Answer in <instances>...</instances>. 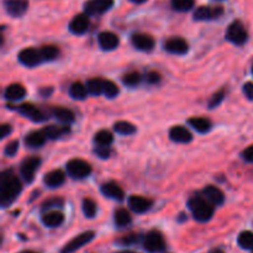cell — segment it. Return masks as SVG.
Masks as SVG:
<instances>
[{
    "label": "cell",
    "instance_id": "1",
    "mask_svg": "<svg viewBox=\"0 0 253 253\" xmlns=\"http://www.w3.org/2000/svg\"><path fill=\"white\" fill-rule=\"evenodd\" d=\"M21 183L20 179L11 170H5L0 175V202L2 207L12 204L19 194L21 193Z\"/></svg>",
    "mask_w": 253,
    "mask_h": 253
},
{
    "label": "cell",
    "instance_id": "2",
    "mask_svg": "<svg viewBox=\"0 0 253 253\" xmlns=\"http://www.w3.org/2000/svg\"><path fill=\"white\" fill-rule=\"evenodd\" d=\"M188 207H189L194 219L200 222L209 221L212 217V215H214V207H212V204H210L205 198H192V199L188 202Z\"/></svg>",
    "mask_w": 253,
    "mask_h": 253
},
{
    "label": "cell",
    "instance_id": "3",
    "mask_svg": "<svg viewBox=\"0 0 253 253\" xmlns=\"http://www.w3.org/2000/svg\"><path fill=\"white\" fill-rule=\"evenodd\" d=\"M247 39H249V34H247L246 29L241 21H234L227 27L226 40L231 43L242 46V44L246 43Z\"/></svg>",
    "mask_w": 253,
    "mask_h": 253
},
{
    "label": "cell",
    "instance_id": "4",
    "mask_svg": "<svg viewBox=\"0 0 253 253\" xmlns=\"http://www.w3.org/2000/svg\"><path fill=\"white\" fill-rule=\"evenodd\" d=\"M67 172L72 178L76 179H83L91 173V167L88 162L79 158H74L67 163Z\"/></svg>",
    "mask_w": 253,
    "mask_h": 253
},
{
    "label": "cell",
    "instance_id": "5",
    "mask_svg": "<svg viewBox=\"0 0 253 253\" xmlns=\"http://www.w3.org/2000/svg\"><path fill=\"white\" fill-rule=\"evenodd\" d=\"M143 247L148 252H161L166 249V242L163 239L162 234L158 232L157 230H152L148 232L143 240Z\"/></svg>",
    "mask_w": 253,
    "mask_h": 253
},
{
    "label": "cell",
    "instance_id": "6",
    "mask_svg": "<svg viewBox=\"0 0 253 253\" xmlns=\"http://www.w3.org/2000/svg\"><path fill=\"white\" fill-rule=\"evenodd\" d=\"M94 237H95V232L94 231H85L83 232V234H79L78 236H76L73 240H71V241L61 250V253H74L76 251H78L79 249H82L83 246H85L86 244H89Z\"/></svg>",
    "mask_w": 253,
    "mask_h": 253
},
{
    "label": "cell",
    "instance_id": "7",
    "mask_svg": "<svg viewBox=\"0 0 253 253\" xmlns=\"http://www.w3.org/2000/svg\"><path fill=\"white\" fill-rule=\"evenodd\" d=\"M40 165H41V160L39 157L26 158L22 162L21 167H20V174H21L22 179L26 183H31L34 180L35 174H36Z\"/></svg>",
    "mask_w": 253,
    "mask_h": 253
},
{
    "label": "cell",
    "instance_id": "8",
    "mask_svg": "<svg viewBox=\"0 0 253 253\" xmlns=\"http://www.w3.org/2000/svg\"><path fill=\"white\" fill-rule=\"evenodd\" d=\"M114 0H88L84 4V12L86 15H101L110 10Z\"/></svg>",
    "mask_w": 253,
    "mask_h": 253
},
{
    "label": "cell",
    "instance_id": "9",
    "mask_svg": "<svg viewBox=\"0 0 253 253\" xmlns=\"http://www.w3.org/2000/svg\"><path fill=\"white\" fill-rule=\"evenodd\" d=\"M17 58H19L20 63L24 64L25 67H29V68L39 66L42 61L41 52L37 51V49H35V48H32V47L24 48L22 51H20Z\"/></svg>",
    "mask_w": 253,
    "mask_h": 253
},
{
    "label": "cell",
    "instance_id": "10",
    "mask_svg": "<svg viewBox=\"0 0 253 253\" xmlns=\"http://www.w3.org/2000/svg\"><path fill=\"white\" fill-rule=\"evenodd\" d=\"M222 14H224V7L222 6H200L195 10L193 17L198 21H204V20L217 19Z\"/></svg>",
    "mask_w": 253,
    "mask_h": 253
},
{
    "label": "cell",
    "instance_id": "11",
    "mask_svg": "<svg viewBox=\"0 0 253 253\" xmlns=\"http://www.w3.org/2000/svg\"><path fill=\"white\" fill-rule=\"evenodd\" d=\"M5 11L12 17H20L27 11L29 1L27 0H4Z\"/></svg>",
    "mask_w": 253,
    "mask_h": 253
},
{
    "label": "cell",
    "instance_id": "12",
    "mask_svg": "<svg viewBox=\"0 0 253 253\" xmlns=\"http://www.w3.org/2000/svg\"><path fill=\"white\" fill-rule=\"evenodd\" d=\"M131 42H132L133 47L140 51H152L153 47H155V40L152 36L147 34H142V32H137V34H133L131 37Z\"/></svg>",
    "mask_w": 253,
    "mask_h": 253
},
{
    "label": "cell",
    "instance_id": "13",
    "mask_svg": "<svg viewBox=\"0 0 253 253\" xmlns=\"http://www.w3.org/2000/svg\"><path fill=\"white\" fill-rule=\"evenodd\" d=\"M165 49L173 54H185L189 49V46L182 37H170L165 42Z\"/></svg>",
    "mask_w": 253,
    "mask_h": 253
},
{
    "label": "cell",
    "instance_id": "14",
    "mask_svg": "<svg viewBox=\"0 0 253 253\" xmlns=\"http://www.w3.org/2000/svg\"><path fill=\"white\" fill-rule=\"evenodd\" d=\"M89 25H90V20L88 15L85 12L78 14L69 22V31L74 35H83L89 29Z\"/></svg>",
    "mask_w": 253,
    "mask_h": 253
},
{
    "label": "cell",
    "instance_id": "15",
    "mask_svg": "<svg viewBox=\"0 0 253 253\" xmlns=\"http://www.w3.org/2000/svg\"><path fill=\"white\" fill-rule=\"evenodd\" d=\"M19 113L21 115H24L25 118L29 119V120L34 121V123H42V121H44L47 119V116L41 110H39L36 106L29 103L20 105Z\"/></svg>",
    "mask_w": 253,
    "mask_h": 253
},
{
    "label": "cell",
    "instance_id": "16",
    "mask_svg": "<svg viewBox=\"0 0 253 253\" xmlns=\"http://www.w3.org/2000/svg\"><path fill=\"white\" fill-rule=\"evenodd\" d=\"M98 42L99 46L104 49V51H113L120 43V40H119L118 35H115L114 32L110 31H104L100 32L98 36Z\"/></svg>",
    "mask_w": 253,
    "mask_h": 253
},
{
    "label": "cell",
    "instance_id": "17",
    "mask_svg": "<svg viewBox=\"0 0 253 253\" xmlns=\"http://www.w3.org/2000/svg\"><path fill=\"white\" fill-rule=\"evenodd\" d=\"M127 205L132 211L137 212V214H143L151 209L152 202L146 199V198L140 197V195H131L127 200Z\"/></svg>",
    "mask_w": 253,
    "mask_h": 253
},
{
    "label": "cell",
    "instance_id": "18",
    "mask_svg": "<svg viewBox=\"0 0 253 253\" xmlns=\"http://www.w3.org/2000/svg\"><path fill=\"white\" fill-rule=\"evenodd\" d=\"M204 198L212 205H222L225 202V194L220 188L215 187V185H208L203 190Z\"/></svg>",
    "mask_w": 253,
    "mask_h": 253
},
{
    "label": "cell",
    "instance_id": "19",
    "mask_svg": "<svg viewBox=\"0 0 253 253\" xmlns=\"http://www.w3.org/2000/svg\"><path fill=\"white\" fill-rule=\"evenodd\" d=\"M101 193L105 195L106 198L115 200H123L125 197L123 188L118 184L116 182H106L101 185Z\"/></svg>",
    "mask_w": 253,
    "mask_h": 253
},
{
    "label": "cell",
    "instance_id": "20",
    "mask_svg": "<svg viewBox=\"0 0 253 253\" xmlns=\"http://www.w3.org/2000/svg\"><path fill=\"white\" fill-rule=\"evenodd\" d=\"M169 137L178 143H188L193 140L192 132L183 126H173L169 130Z\"/></svg>",
    "mask_w": 253,
    "mask_h": 253
},
{
    "label": "cell",
    "instance_id": "21",
    "mask_svg": "<svg viewBox=\"0 0 253 253\" xmlns=\"http://www.w3.org/2000/svg\"><path fill=\"white\" fill-rule=\"evenodd\" d=\"M66 180V175H64L63 170L61 169H54L51 170L49 173H47L43 178V183L46 184V187L48 188H58Z\"/></svg>",
    "mask_w": 253,
    "mask_h": 253
},
{
    "label": "cell",
    "instance_id": "22",
    "mask_svg": "<svg viewBox=\"0 0 253 253\" xmlns=\"http://www.w3.org/2000/svg\"><path fill=\"white\" fill-rule=\"evenodd\" d=\"M47 141V136L46 133L42 131H34V132L29 133L25 138V143H26L27 147H32V148H37L41 147L46 143Z\"/></svg>",
    "mask_w": 253,
    "mask_h": 253
},
{
    "label": "cell",
    "instance_id": "23",
    "mask_svg": "<svg viewBox=\"0 0 253 253\" xmlns=\"http://www.w3.org/2000/svg\"><path fill=\"white\" fill-rule=\"evenodd\" d=\"M42 222L47 227H58L63 224L64 215L59 211H48L42 215Z\"/></svg>",
    "mask_w": 253,
    "mask_h": 253
},
{
    "label": "cell",
    "instance_id": "24",
    "mask_svg": "<svg viewBox=\"0 0 253 253\" xmlns=\"http://www.w3.org/2000/svg\"><path fill=\"white\" fill-rule=\"evenodd\" d=\"M4 95L7 100H20V99L25 98V95H26V89H25L21 84H10V85L5 89Z\"/></svg>",
    "mask_w": 253,
    "mask_h": 253
},
{
    "label": "cell",
    "instance_id": "25",
    "mask_svg": "<svg viewBox=\"0 0 253 253\" xmlns=\"http://www.w3.org/2000/svg\"><path fill=\"white\" fill-rule=\"evenodd\" d=\"M188 124L200 133H207L211 130V121L205 118H192L188 120Z\"/></svg>",
    "mask_w": 253,
    "mask_h": 253
},
{
    "label": "cell",
    "instance_id": "26",
    "mask_svg": "<svg viewBox=\"0 0 253 253\" xmlns=\"http://www.w3.org/2000/svg\"><path fill=\"white\" fill-rule=\"evenodd\" d=\"M69 95L72 96L76 100H83V99L86 98L88 95V89H86V85H84L81 82H76L71 85L69 88Z\"/></svg>",
    "mask_w": 253,
    "mask_h": 253
},
{
    "label": "cell",
    "instance_id": "27",
    "mask_svg": "<svg viewBox=\"0 0 253 253\" xmlns=\"http://www.w3.org/2000/svg\"><path fill=\"white\" fill-rule=\"evenodd\" d=\"M43 132L46 133L47 138L49 140H57V138H61L62 136L67 135L69 132V127L67 126H47L46 128H43Z\"/></svg>",
    "mask_w": 253,
    "mask_h": 253
},
{
    "label": "cell",
    "instance_id": "28",
    "mask_svg": "<svg viewBox=\"0 0 253 253\" xmlns=\"http://www.w3.org/2000/svg\"><path fill=\"white\" fill-rule=\"evenodd\" d=\"M104 86H105V81L100 78H91L86 82V89L88 93L91 95H100L104 94Z\"/></svg>",
    "mask_w": 253,
    "mask_h": 253
},
{
    "label": "cell",
    "instance_id": "29",
    "mask_svg": "<svg viewBox=\"0 0 253 253\" xmlns=\"http://www.w3.org/2000/svg\"><path fill=\"white\" fill-rule=\"evenodd\" d=\"M52 114H53V116L57 119V120H59L63 124H71L74 121L73 111L69 110V109L54 108L53 110H52Z\"/></svg>",
    "mask_w": 253,
    "mask_h": 253
},
{
    "label": "cell",
    "instance_id": "30",
    "mask_svg": "<svg viewBox=\"0 0 253 253\" xmlns=\"http://www.w3.org/2000/svg\"><path fill=\"white\" fill-rule=\"evenodd\" d=\"M114 220H115L116 226H127L131 222L132 217H131V214L128 212L127 209H124V208H120L115 211V215H114Z\"/></svg>",
    "mask_w": 253,
    "mask_h": 253
},
{
    "label": "cell",
    "instance_id": "31",
    "mask_svg": "<svg viewBox=\"0 0 253 253\" xmlns=\"http://www.w3.org/2000/svg\"><path fill=\"white\" fill-rule=\"evenodd\" d=\"M113 133L108 130L99 131V132L95 133V137H94V142H95L99 147H108L109 145L113 143Z\"/></svg>",
    "mask_w": 253,
    "mask_h": 253
},
{
    "label": "cell",
    "instance_id": "32",
    "mask_svg": "<svg viewBox=\"0 0 253 253\" xmlns=\"http://www.w3.org/2000/svg\"><path fill=\"white\" fill-rule=\"evenodd\" d=\"M114 130L120 135H133L136 132V126L128 121H119L114 125Z\"/></svg>",
    "mask_w": 253,
    "mask_h": 253
},
{
    "label": "cell",
    "instance_id": "33",
    "mask_svg": "<svg viewBox=\"0 0 253 253\" xmlns=\"http://www.w3.org/2000/svg\"><path fill=\"white\" fill-rule=\"evenodd\" d=\"M240 247L244 250H253V232L244 231L239 235L237 239Z\"/></svg>",
    "mask_w": 253,
    "mask_h": 253
},
{
    "label": "cell",
    "instance_id": "34",
    "mask_svg": "<svg viewBox=\"0 0 253 253\" xmlns=\"http://www.w3.org/2000/svg\"><path fill=\"white\" fill-rule=\"evenodd\" d=\"M40 52H41L42 59H44V61H53L58 56L59 49L56 46H53V44H49V46L42 47Z\"/></svg>",
    "mask_w": 253,
    "mask_h": 253
},
{
    "label": "cell",
    "instance_id": "35",
    "mask_svg": "<svg viewBox=\"0 0 253 253\" xmlns=\"http://www.w3.org/2000/svg\"><path fill=\"white\" fill-rule=\"evenodd\" d=\"M83 212L86 217H94L96 215V211H98V207H96V203L94 202L90 198H86V199L83 200Z\"/></svg>",
    "mask_w": 253,
    "mask_h": 253
},
{
    "label": "cell",
    "instance_id": "36",
    "mask_svg": "<svg viewBox=\"0 0 253 253\" xmlns=\"http://www.w3.org/2000/svg\"><path fill=\"white\" fill-rule=\"evenodd\" d=\"M194 4L195 0H170V5L177 11H189Z\"/></svg>",
    "mask_w": 253,
    "mask_h": 253
},
{
    "label": "cell",
    "instance_id": "37",
    "mask_svg": "<svg viewBox=\"0 0 253 253\" xmlns=\"http://www.w3.org/2000/svg\"><path fill=\"white\" fill-rule=\"evenodd\" d=\"M123 82L127 86H136L141 82V74L138 72H130L124 76Z\"/></svg>",
    "mask_w": 253,
    "mask_h": 253
},
{
    "label": "cell",
    "instance_id": "38",
    "mask_svg": "<svg viewBox=\"0 0 253 253\" xmlns=\"http://www.w3.org/2000/svg\"><path fill=\"white\" fill-rule=\"evenodd\" d=\"M104 94H105L108 98L113 99L115 98L119 94V88L114 82L111 81H105V86H104Z\"/></svg>",
    "mask_w": 253,
    "mask_h": 253
},
{
    "label": "cell",
    "instance_id": "39",
    "mask_svg": "<svg viewBox=\"0 0 253 253\" xmlns=\"http://www.w3.org/2000/svg\"><path fill=\"white\" fill-rule=\"evenodd\" d=\"M224 98H225V91H224V90L217 91V93L214 94V96H212V98L210 99V101H209V108H210V109L217 108V106H219L220 104L222 103V100H224Z\"/></svg>",
    "mask_w": 253,
    "mask_h": 253
},
{
    "label": "cell",
    "instance_id": "40",
    "mask_svg": "<svg viewBox=\"0 0 253 253\" xmlns=\"http://www.w3.org/2000/svg\"><path fill=\"white\" fill-rule=\"evenodd\" d=\"M17 150H19V142L17 141H10L6 145V147H5L4 153L7 157H12V156L16 155Z\"/></svg>",
    "mask_w": 253,
    "mask_h": 253
},
{
    "label": "cell",
    "instance_id": "41",
    "mask_svg": "<svg viewBox=\"0 0 253 253\" xmlns=\"http://www.w3.org/2000/svg\"><path fill=\"white\" fill-rule=\"evenodd\" d=\"M242 90H244L245 96H246L247 99L253 100V83L252 82H247V83H245Z\"/></svg>",
    "mask_w": 253,
    "mask_h": 253
},
{
    "label": "cell",
    "instance_id": "42",
    "mask_svg": "<svg viewBox=\"0 0 253 253\" xmlns=\"http://www.w3.org/2000/svg\"><path fill=\"white\" fill-rule=\"evenodd\" d=\"M146 81H147L148 83H151V84L158 83V82L161 81L160 73H157V72H155V71L148 72L147 76H146Z\"/></svg>",
    "mask_w": 253,
    "mask_h": 253
},
{
    "label": "cell",
    "instance_id": "43",
    "mask_svg": "<svg viewBox=\"0 0 253 253\" xmlns=\"http://www.w3.org/2000/svg\"><path fill=\"white\" fill-rule=\"evenodd\" d=\"M62 199H58V198H54V199H49L47 200L46 203H44L42 207H43V210H47L49 209V208H56V207H59V205L62 204Z\"/></svg>",
    "mask_w": 253,
    "mask_h": 253
},
{
    "label": "cell",
    "instance_id": "44",
    "mask_svg": "<svg viewBox=\"0 0 253 253\" xmlns=\"http://www.w3.org/2000/svg\"><path fill=\"white\" fill-rule=\"evenodd\" d=\"M136 241H137V235L130 234V235H126L125 237H123V239L120 240V244H123V245H125V246H127V245L135 244Z\"/></svg>",
    "mask_w": 253,
    "mask_h": 253
},
{
    "label": "cell",
    "instance_id": "45",
    "mask_svg": "<svg viewBox=\"0 0 253 253\" xmlns=\"http://www.w3.org/2000/svg\"><path fill=\"white\" fill-rule=\"evenodd\" d=\"M242 157H244V160L246 161V162L253 163V145L250 146V147H247L246 150L244 151Z\"/></svg>",
    "mask_w": 253,
    "mask_h": 253
},
{
    "label": "cell",
    "instance_id": "46",
    "mask_svg": "<svg viewBox=\"0 0 253 253\" xmlns=\"http://www.w3.org/2000/svg\"><path fill=\"white\" fill-rule=\"evenodd\" d=\"M95 152L100 158H109V156H110V150H109V147H98V150H96Z\"/></svg>",
    "mask_w": 253,
    "mask_h": 253
},
{
    "label": "cell",
    "instance_id": "47",
    "mask_svg": "<svg viewBox=\"0 0 253 253\" xmlns=\"http://www.w3.org/2000/svg\"><path fill=\"white\" fill-rule=\"evenodd\" d=\"M10 132H11V126L6 125V124H4V125L1 126V132H0V137L5 138L7 135H9Z\"/></svg>",
    "mask_w": 253,
    "mask_h": 253
},
{
    "label": "cell",
    "instance_id": "48",
    "mask_svg": "<svg viewBox=\"0 0 253 253\" xmlns=\"http://www.w3.org/2000/svg\"><path fill=\"white\" fill-rule=\"evenodd\" d=\"M130 1L135 2V4H143V2H146L147 0H130Z\"/></svg>",
    "mask_w": 253,
    "mask_h": 253
},
{
    "label": "cell",
    "instance_id": "49",
    "mask_svg": "<svg viewBox=\"0 0 253 253\" xmlns=\"http://www.w3.org/2000/svg\"><path fill=\"white\" fill-rule=\"evenodd\" d=\"M210 253H225L224 251H222V250H219V249H216V250H212L211 252Z\"/></svg>",
    "mask_w": 253,
    "mask_h": 253
},
{
    "label": "cell",
    "instance_id": "50",
    "mask_svg": "<svg viewBox=\"0 0 253 253\" xmlns=\"http://www.w3.org/2000/svg\"><path fill=\"white\" fill-rule=\"evenodd\" d=\"M115 253H137V252H133V251H119V252H115Z\"/></svg>",
    "mask_w": 253,
    "mask_h": 253
},
{
    "label": "cell",
    "instance_id": "51",
    "mask_svg": "<svg viewBox=\"0 0 253 253\" xmlns=\"http://www.w3.org/2000/svg\"><path fill=\"white\" fill-rule=\"evenodd\" d=\"M20 253H36V252H34V251H24V252H20Z\"/></svg>",
    "mask_w": 253,
    "mask_h": 253
},
{
    "label": "cell",
    "instance_id": "52",
    "mask_svg": "<svg viewBox=\"0 0 253 253\" xmlns=\"http://www.w3.org/2000/svg\"><path fill=\"white\" fill-rule=\"evenodd\" d=\"M252 73H253V68H252Z\"/></svg>",
    "mask_w": 253,
    "mask_h": 253
},
{
    "label": "cell",
    "instance_id": "53",
    "mask_svg": "<svg viewBox=\"0 0 253 253\" xmlns=\"http://www.w3.org/2000/svg\"><path fill=\"white\" fill-rule=\"evenodd\" d=\"M252 253H253V250H252Z\"/></svg>",
    "mask_w": 253,
    "mask_h": 253
}]
</instances>
